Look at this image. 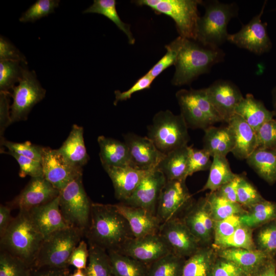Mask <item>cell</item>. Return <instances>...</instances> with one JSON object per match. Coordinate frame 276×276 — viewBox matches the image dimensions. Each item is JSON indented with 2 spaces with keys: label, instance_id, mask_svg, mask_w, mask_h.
Instances as JSON below:
<instances>
[{
  "label": "cell",
  "instance_id": "1",
  "mask_svg": "<svg viewBox=\"0 0 276 276\" xmlns=\"http://www.w3.org/2000/svg\"><path fill=\"white\" fill-rule=\"evenodd\" d=\"M88 242L107 251H117L134 237L127 220L113 204L91 203L89 226L84 233Z\"/></svg>",
  "mask_w": 276,
  "mask_h": 276
},
{
  "label": "cell",
  "instance_id": "2",
  "mask_svg": "<svg viewBox=\"0 0 276 276\" xmlns=\"http://www.w3.org/2000/svg\"><path fill=\"white\" fill-rule=\"evenodd\" d=\"M179 37L175 70L171 80L173 85L189 84L199 76L208 73L214 65L223 61L225 53L220 48Z\"/></svg>",
  "mask_w": 276,
  "mask_h": 276
},
{
  "label": "cell",
  "instance_id": "3",
  "mask_svg": "<svg viewBox=\"0 0 276 276\" xmlns=\"http://www.w3.org/2000/svg\"><path fill=\"white\" fill-rule=\"evenodd\" d=\"M44 239L29 211H19L1 238V250L20 259L32 268Z\"/></svg>",
  "mask_w": 276,
  "mask_h": 276
},
{
  "label": "cell",
  "instance_id": "4",
  "mask_svg": "<svg viewBox=\"0 0 276 276\" xmlns=\"http://www.w3.org/2000/svg\"><path fill=\"white\" fill-rule=\"evenodd\" d=\"M205 13L200 17L197 27L196 40L205 45L219 47L227 40V26L238 15L235 3L225 4L218 1L203 2Z\"/></svg>",
  "mask_w": 276,
  "mask_h": 276
},
{
  "label": "cell",
  "instance_id": "5",
  "mask_svg": "<svg viewBox=\"0 0 276 276\" xmlns=\"http://www.w3.org/2000/svg\"><path fill=\"white\" fill-rule=\"evenodd\" d=\"M188 126L181 114L169 110H161L154 116L148 126V137L165 154L188 145L190 140Z\"/></svg>",
  "mask_w": 276,
  "mask_h": 276
},
{
  "label": "cell",
  "instance_id": "6",
  "mask_svg": "<svg viewBox=\"0 0 276 276\" xmlns=\"http://www.w3.org/2000/svg\"><path fill=\"white\" fill-rule=\"evenodd\" d=\"M139 6H147L157 14H163L174 21L179 36L196 40L199 0H137Z\"/></svg>",
  "mask_w": 276,
  "mask_h": 276
},
{
  "label": "cell",
  "instance_id": "7",
  "mask_svg": "<svg viewBox=\"0 0 276 276\" xmlns=\"http://www.w3.org/2000/svg\"><path fill=\"white\" fill-rule=\"evenodd\" d=\"M84 234L72 227L51 234L44 238L32 267H68L71 254Z\"/></svg>",
  "mask_w": 276,
  "mask_h": 276
},
{
  "label": "cell",
  "instance_id": "8",
  "mask_svg": "<svg viewBox=\"0 0 276 276\" xmlns=\"http://www.w3.org/2000/svg\"><path fill=\"white\" fill-rule=\"evenodd\" d=\"M180 114L189 128L202 129L223 122L212 105L206 88L181 89L176 93Z\"/></svg>",
  "mask_w": 276,
  "mask_h": 276
},
{
  "label": "cell",
  "instance_id": "9",
  "mask_svg": "<svg viewBox=\"0 0 276 276\" xmlns=\"http://www.w3.org/2000/svg\"><path fill=\"white\" fill-rule=\"evenodd\" d=\"M58 197L60 210L68 226L84 234L89 225L91 203L83 187L82 176L60 191Z\"/></svg>",
  "mask_w": 276,
  "mask_h": 276
},
{
  "label": "cell",
  "instance_id": "10",
  "mask_svg": "<svg viewBox=\"0 0 276 276\" xmlns=\"http://www.w3.org/2000/svg\"><path fill=\"white\" fill-rule=\"evenodd\" d=\"M17 86L12 88L11 97L13 103L10 105L12 123L26 121L33 107L45 97L46 90L37 79L34 71L24 68L21 79Z\"/></svg>",
  "mask_w": 276,
  "mask_h": 276
},
{
  "label": "cell",
  "instance_id": "11",
  "mask_svg": "<svg viewBox=\"0 0 276 276\" xmlns=\"http://www.w3.org/2000/svg\"><path fill=\"white\" fill-rule=\"evenodd\" d=\"M266 4V1L260 13L243 25L239 32L228 34L227 40L257 55L268 52L272 47V43L267 33V24L261 20Z\"/></svg>",
  "mask_w": 276,
  "mask_h": 276
},
{
  "label": "cell",
  "instance_id": "12",
  "mask_svg": "<svg viewBox=\"0 0 276 276\" xmlns=\"http://www.w3.org/2000/svg\"><path fill=\"white\" fill-rule=\"evenodd\" d=\"M41 164L43 177L59 191L82 176L83 168L69 163L57 149L43 147Z\"/></svg>",
  "mask_w": 276,
  "mask_h": 276
},
{
  "label": "cell",
  "instance_id": "13",
  "mask_svg": "<svg viewBox=\"0 0 276 276\" xmlns=\"http://www.w3.org/2000/svg\"><path fill=\"white\" fill-rule=\"evenodd\" d=\"M117 252L148 266L171 252L167 243L158 233L130 238Z\"/></svg>",
  "mask_w": 276,
  "mask_h": 276
},
{
  "label": "cell",
  "instance_id": "14",
  "mask_svg": "<svg viewBox=\"0 0 276 276\" xmlns=\"http://www.w3.org/2000/svg\"><path fill=\"white\" fill-rule=\"evenodd\" d=\"M191 198L186 180H167L159 197L156 216L162 224L177 218V214L190 204Z\"/></svg>",
  "mask_w": 276,
  "mask_h": 276
},
{
  "label": "cell",
  "instance_id": "15",
  "mask_svg": "<svg viewBox=\"0 0 276 276\" xmlns=\"http://www.w3.org/2000/svg\"><path fill=\"white\" fill-rule=\"evenodd\" d=\"M158 234L171 252L182 258H188L201 247L182 219L177 217L162 223Z\"/></svg>",
  "mask_w": 276,
  "mask_h": 276
},
{
  "label": "cell",
  "instance_id": "16",
  "mask_svg": "<svg viewBox=\"0 0 276 276\" xmlns=\"http://www.w3.org/2000/svg\"><path fill=\"white\" fill-rule=\"evenodd\" d=\"M60 191L43 177L31 178L24 189L12 200L7 202L11 209L29 211L58 196Z\"/></svg>",
  "mask_w": 276,
  "mask_h": 276
},
{
  "label": "cell",
  "instance_id": "17",
  "mask_svg": "<svg viewBox=\"0 0 276 276\" xmlns=\"http://www.w3.org/2000/svg\"><path fill=\"white\" fill-rule=\"evenodd\" d=\"M206 89L213 107L223 122L227 123L244 98L241 90L232 81L222 79L215 81Z\"/></svg>",
  "mask_w": 276,
  "mask_h": 276
},
{
  "label": "cell",
  "instance_id": "18",
  "mask_svg": "<svg viewBox=\"0 0 276 276\" xmlns=\"http://www.w3.org/2000/svg\"><path fill=\"white\" fill-rule=\"evenodd\" d=\"M124 139L129 149L131 167L136 169L144 171L156 169L165 156L147 136L128 133L124 135Z\"/></svg>",
  "mask_w": 276,
  "mask_h": 276
},
{
  "label": "cell",
  "instance_id": "19",
  "mask_svg": "<svg viewBox=\"0 0 276 276\" xmlns=\"http://www.w3.org/2000/svg\"><path fill=\"white\" fill-rule=\"evenodd\" d=\"M166 181L160 171L153 170L143 179L131 196L121 202L144 209L156 215L159 197Z\"/></svg>",
  "mask_w": 276,
  "mask_h": 276
},
{
  "label": "cell",
  "instance_id": "20",
  "mask_svg": "<svg viewBox=\"0 0 276 276\" xmlns=\"http://www.w3.org/2000/svg\"><path fill=\"white\" fill-rule=\"evenodd\" d=\"M186 211L182 220L198 240L200 246H205L214 237V221L206 197L190 203Z\"/></svg>",
  "mask_w": 276,
  "mask_h": 276
},
{
  "label": "cell",
  "instance_id": "21",
  "mask_svg": "<svg viewBox=\"0 0 276 276\" xmlns=\"http://www.w3.org/2000/svg\"><path fill=\"white\" fill-rule=\"evenodd\" d=\"M113 205L128 221L134 237L158 233L162 223L155 214L121 202Z\"/></svg>",
  "mask_w": 276,
  "mask_h": 276
},
{
  "label": "cell",
  "instance_id": "22",
  "mask_svg": "<svg viewBox=\"0 0 276 276\" xmlns=\"http://www.w3.org/2000/svg\"><path fill=\"white\" fill-rule=\"evenodd\" d=\"M227 123L234 140L231 153L238 159H246L258 147L256 131L237 114L233 115Z\"/></svg>",
  "mask_w": 276,
  "mask_h": 276
},
{
  "label": "cell",
  "instance_id": "23",
  "mask_svg": "<svg viewBox=\"0 0 276 276\" xmlns=\"http://www.w3.org/2000/svg\"><path fill=\"white\" fill-rule=\"evenodd\" d=\"M110 177L117 199L123 202L133 193L143 179L151 171H144L131 166L105 167Z\"/></svg>",
  "mask_w": 276,
  "mask_h": 276
},
{
  "label": "cell",
  "instance_id": "24",
  "mask_svg": "<svg viewBox=\"0 0 276 276\" xmlns=\"http://www.w3.org/2000/svg\"><path fill=\"white\" fill-rule=\"evenodd\" d=\"M29 212L34 224L44 238L56 231L69 227L60 210L58 196L32 209Z\"/></svg>",
  "mask_w": 276,
  "mask_h": 276
},
{
  "label": "cell",
  "instance_id": "25",
  "mask_svg": "<svg viewBox=\"0 0 276 276\" xmlns=\"http://www.w3.org/2000/svg\"><path fill=\"white\" fill-rule=\"evenodd\" d=\"M218 257L229 260L246 276H254L271 257L259 249L231 248L217 250Z\"/></svg>",
  "mask_w": 276,
  "mask_h": 276
},
{
  "label": "cell",
  "instance_id": "26",
  "mask_svg": "<svg viewBox=\"0 0 276 276\" xmlns=\"http://www.w3.org/2000/svg\"><path fill=\"white\" fill-rule=\"evenodd\" d=\"M97 141L103 168L131 167L129 149L124 142L103 135L98 136Z\"/></svg>",
  "mask_w": 276,
  "mask_h": 276
},
{
  "label": "cell",
  "instance_id": "27",
  "mask_svg": "<svg viewBox=\"0 0 276 276\" xmlns=\"http://www.w3.org/2000/svg\"><path fill=\"white\" fill-rule=\"evenodd\" d=\"M57 150L71 164L79 168L85 166L89 156L84 143L83 127L73 125L67 139Z\"/></svg>",
  "mask_w": 276,
  "mask_h": 276
},
{
  "label": "cell",
  "instance_id": "28",
  "mask_svg": "<svg viewBox=\"0 0 276 276\" xmlns=\"http://www.w3.org/2000/svg\"><path fill=\"white\" fill-rule=\"evenodd\" d=\"M235 114L242 117L256 132L266 121L275 117L273 111L268 110L263 103L247 94L237 105Z\"/></svg>",
  "mask_w": 276,
  "mask_h": 276
},
{
  "label": "cell",
  "instance_id": "29",
  "mask_svg": "<svg viewBox=\"0 0 276 276\" xmlns=\"http://www.w3.org/2000/svg\"><path fill=\"white\" fill-rule=\"evenodd\" d=\"M204 130L203 149L213 157L215 155L226 156L232 152L234 147L233 137L228 126H211Z\"/></svg>",
  "mask_w": 276,
  "mask_h": 276
},
{
  "label": "cell",
  "instance_id": "30",
  "mask_svg": "<svg viewBox=\"0 0 276 276\" xmlns=\"http://www.w3.org/2000/svg\"><path fill=\"white\" fill-rule=\"evenodd\" d=\"M245 160L267 183L272 185L276 182V149L257 148Z\"/></svg>",
  "mask_w": 276,
  "mask_h": 276
},
{
  "label": "cell",
  "instance_id": "31",
  "mask_svg": "<svg viewBox=\"0 0 276 276\" xmlns=\"http://www.w3.org/2000/svg\"><path fill=\"white\" fill-rule=\"evenodd\" d=\"M189 148L186 145L165 154L157 169L164 174L167 180H186Z\"/></svg>",
  "mask_w": 276,
  "mask_h": 276
},
{
  "label": "cell",
  "instance_id": "32",
  "mask_svg": "<svg viewBox=\"0 0 276 276\" xmlns=\"http://www.w3.org/2000/svg\"><path fill=\"white\" fill-rule=\"evenodd\" d=\"M217 258L212 248L200 247L186 259L181 276H211Z\"/></svg>",
  "mask_w": 276,
  "mask_h": 276
},
{
  "label": "cell",
  "instance_id": "33",
  "mask_svg": "<svg viewBox=\"0 0 276 276\" xmlns=\"http://www.w3.org/2000/svg\"><path fill=\"white\" fill-rule=\"evenodd\" d=\"M212 158L209 177L201 191L215 192L237 175L232 171L226 156L215 155Z\"/></svg>",
  "mask_w": 276,
  "mask_h": 276
},
{
  "label": "cell",
  "instance_id": "34",
  "mask_svg": "<svg viewBox=\"0 0 276 276\" xmlns=\"http://www.w3.org/2000/svg\"><path fill=\"white\" fill-rule=\"evenodd\" d=\"M240 215L242 225L250 228H258L276 219V202L264 200L246 210Z\"/></svg>",
  "mask_w": 276,
  "mask_h": 276
},
{
  "label": "cell",
  "instance_id": "35",
  "mask_svg": "<svg viewBox=\"0 0 276 276\" xmlns=\"http://www.w3.org/2000/svg\"><path fill=\"white\" fill-rule=\"evenodd\" d=\"M89 257L84 272L86 276H114L108 252L95 244L89 243Z\"/></svg>",
  "mask_w": 276,
  "mask_h": 276
},
{
  "label": "cell",
  "instance_id": "36",
  "mask_svg": "<svg viewBox=\"0 0 276 276\" xmlns=\"http://www.w3.org/2000/svg\"><path fill=\"white\" fill-rule=\"evenodd\" d=\"M114 276H147L148 265L117 251H107Z\"/></svg>",
  "mask_w": 276,
  "mask_h": 276
},
{
  "label": "cell",
  "instance_id": "37",
  "mask_svg": "<svg viewBox=\"0 0 276 276\" xmlns=\"http://www.w3.org/2000/svg\"><path fill=\"white\" fill-rule=\"evenodd\" d=\"M115 0H94L93 4L83 11V13H98L111 20L127 37L130 44L135 43L134 37L130 25L123 22L119 17L116 9Z\"/></svg>",
  "mask_w": 276,
  "mask_h": 276
},
{
  "label": "cell",
  "instance_id": "38",
  "mask_svg": "<svg viewBox=\"0 0 276 276\" xmlns=\"http://www.w3.org/2000/svg\"><path fill=\"white\" fill-rule=\"evenodd\" d=\"M212 246L217 250L231 248L249 250L257 249L252 238L251 228L242 224L231 236L214 239Z\"/></svg>",
  "mask_w": 276,
  "mask_h": 276
},
{
  "label": "cell",
  "instance_id": "39",
  "mask_svg": "<svg viewBox=\"0 0 276 276\" xmlns=\"http://www.w3.org/2000/svg\"><path fill=\"white\" fill-rule=\"evenodd\" d=\"M211 216L214 221L221 220L234 215H242L247 210L237 202H233L210 192L206 197Z\"/></svg>",
  "mask_w": 276,
  "mask_h": 276
},
{
  "label": "cell",
  "instance_id": "40",
  "mask_svg": "<svg viewBox=\"0 0 276 276\" xmlns=\"http://www.w3.org/2000/svg\"><path fill=\"white\" fill-rule=\"evenodd\" d=\"M186 259L170 252L148 266L147 276H181Z\"/></svg>",
  "mask_w": 276,
  "mask_h": 276
},
{
  "label": "cell",
  "instance_id": "41",
  "mask_svg": "<svg viewBox=\"0 0 276 276\" xmlns=\"http://www.w3.org/2000/svg\"><path fill=\"white\" fill-rule=\"evenodd\" d=\"M27 65L20 61H0V92H10L21 79Z\"/></svg>",
  "mask_w": 276,
  "mask_h": 276
},
{
  "label": "cell",
  "instance_id": "42",
  "mask_svg": "<svg viewBox=\"0 0 276 276\" xmlns=\"http://www.w3.org/2000/svg\"><path fill=\"white\" fill-rule=\"evenodd\" d=\"M255 243L257 249L271 258L276 256V220L258 227Z\"/></svg>",
  "mask_w": 276,
  "mask_h": 276
},
{
  "label": "cell",
  "instance_id": "43",
  "mask_svg": "<svg viewBox=\"0 0 276 276\" xmlns=\"http://www.w3.org/2000/svg\"><path fill=\"white\" fill-rule=\"evenodd\" d=\"M31 269L20 259L1 250L0 276H30Z\"/></svg>",
  "mask_w": 276,
  "mask_h": 276
},
{
  "label": "cell",
  "instance_id": "44",
  "mask_svg": "<svg viewBox=\"0 0 276 276\" xmlns=\"http://www.w3.org/2000/svg\"><path fill=\"white\" fill-rule=\"evenodd\" d=\"M59 3V0H37L22 14L19 20L22 22H33L54 13Z\"/></svg>",
  "mask_w": 276,
  "mask_h": 276
},
{
  "label": "cell",
  "instance_id": "45",
  "mask_svg": "<svg viewBox=\"0 0 276 276\" xmlns=\"http://www.w3.org/2000/svg\"><path fill=\"white\" fill-rule=\"evenodd\" d=\"M237 196L238 203L246 210L265 200L255 187L242 175Z\"/></svg>",
  "mask_w": 276,
  "mask_h": 276
},
{
  "label": "cell",
  "instance_id": "46",
  "mask_svg": "<svg viewBox=\"0 0 276 276\" xmlns=\"http://www.w3.org/2000/svg\"><path fill=\"white\" fill-rule=\"evenodd\" d=\"M1 146L6 147L8 151L41 163L43 147L32 144L29 141L16 143L9 141L4 137L1 139Z\"/></svg>",
  "mask_w": 276,
  "mask_h": 276
},
{
  "label": "cell",
  "instance_id": "47",
  "mask_svg": "<svg viewBox=\"0 0 276 276\" xmlns=\"http://www.w3.org/2000/svg\"><path fill=\"white\" fill-rule=\"evenodd\" d=\"M180 37L178 36L165 46L166 54L147 73L154 79L158 76L166 69L174 65L179 49Z\"/></svg>",
  "mask_w": 276,
  "mask_h": 276
},
{
  "label": "cell",
  "instance_id": "48",
  "mask_svg": "<svg viewBox=\"0 0 276 276\" xmlns=\"http://www.w3.org/2000/svg\"><path fill=\"white\" fill-rule=\"evenodd\" d=\"M211 157L210 154L203 148L197 149L189 146L186 177L195 172L210 169L212 163Z\"/></svg>",
  "mask_w": 276,
  "mask_h": 276
},
{
  "label": "cell",
  "instance_id": "49",
  "mask_svg": "<svg viewBox=\"0 0 276 276\" xmlns=\"http://www.w3.org/2000/svg\"><path fill=\"white\" fill-rule=\"evenodd\" d=\"M2 153L9 154L16 160L19 166L20 177H25L26 176H30L31 178L43 177L41 162L18 155L10 151H4Z\"/></svg>",
  "mask_w": 276,
  "mask_h": 276
},
{
  "label": "cell",
  "instance_id": "50",
  "mask_svg": "<svg viewBox=\"0 0 276 276\" xmlns=\"http://www.w3.org/2000/svg\"><path fill=\"white\" fill-rule=\"evenodd\" d=\"M258 147L276 149V119L263 124L256 131Z\"/></svg>",
  "mask_w": 276,
  "mask_h": 276
},
{
  "label": "cell",
  "instance_id": "51",
  "mask_svg": "<svg viewBox=\"0 0 276 276\" xmlns=\"http://www.w3.org/2000/svg\"><path fill=\"white\" fill-rule=\"evenodd\" d=\"M240 215H234L214 221V239L225 238L232 235L242 224Z\"/></svg>",
  "mask_w": 276,
  "mask_h": 276
},
{
  "label": "cell",
  "instance_id": "52",
  "mask_svg": "<svg viewBox=\"0 0 276 276\" xmlns=\"http://www.w3.org/2000/svg\"><path fill=\"white\" fill-rule=\"evenodd\" d=\"M154 79L146 73L139 79L128 90L124 91H121L119 90H115V100L113 104L116 105L119 102L126 101L130 99L132 95L136 92L150 88Z\"/></svg>",
  "mask_w": 276,
  "mask_h": 276
},
{
  "label": "cell",
  "instance_id": "53",
  "mask_svg": "<svg viewBox=\"0 0 276 276\" xmlns=\"http://www.w3.org/2000/svg\"><path fill=\"white\" fill-rule=\"evenodd\" d=\"M12 60L27 63L24 54L8 39L0 37V61Z\"/></svg>",
  "mask_w": 276,
  "mask_h": 276
},
{
  "label": "cell",
  "instance_id": "54",
  "mask_svg": "<svg viewBox=\"0 0 276 276\" xmlns=\"http://www.w3.org/2000/svg\"><path fill=\"white\" fill-rule=\"evenodd\" d=\"M89 257V247L84 240H81L73 249L68 260V265L76 269H85Z\"/></svg>",
  "mask_w": 276,
  "mask_h": 276
},
{
  "label": "cell",
  "instance_id": "55",
  "mask_svg": "<svg viewBox=\"0 0 276 276\" xmlns=\"http://www.w3.org/2000/svg\"><path fill=\"white\" fill-rule=\"evenodd\" d=\"M241 269L232 261L217 256L211 276H241Z\"/></svg>",
  "mask_w": 276,
  "mask_h": 276
},
{
  "label": "cell",
  "instance_id": "56",
  "mask_svg": "<svg viewBox=\"0 0 276 276\" xmlns=\"http://www.w3.org/2000/svg\"><path fill=\"white\" fill-rule=\"evenodd\" d=\"M9 97L10 92H0V137L4 136L7 128L12 124Z\"/></svg>",
  "mask_w": 276,
  "mask_h": 276
},
{
  "label": "cell",
  "instance_id": "57",
  "mask_svg": "<svg viewBox=\"0 0 276 276\" xmlns=\"http://www.w3.org/2000/svg\"><path fill=\"white\" fill-rule=\"evenodd\" d=\"M241 175L237 174L236 177L225 183L215 192L219 196L233 202H237V191Z\"/></svg>",
  "mask_w": 276,
  "mask_h": 276
},
{
  "label": "cell",
  "instance_id": "58",
  "mask_svg": "<svg viewBox=\"0 0 276 276\" xmlns=\"http://www.w3.org/2000/svg\"><path fill=\"white\" fill-rule=\"evenodd\" d=\"M68 267L40 266L31 268L30 276H70Z\"/></svg>",
  "mask_w": 276,
  "mask_h": 276
},
{
  "label": "cell",
  "instance_id": "59",
  "mask_svg": "<svg viewBox=\"0 0 276 276\" xmlns=\"http://www.w3.org/2000/svg\"><path fill=\"white\" fill-rule=\"evenodd\" d=\"M11 210L7 205H0V238L4 235L13 219L11 215Z\"/></svg>",
  "mask_w": 276,
  "mask_h": 276
},
{
  "label": "cell",
  "instance_id": "60",
  "mask_svg": "<svg viewBox=\"0 0 276 276\" xmlns=\"http://www.w3.org/2000/svg\"><path fill=\"white\" fill-rule=\"evenodd\" d=\"M254 276H276V260L270 258Z\"/></svg>",
  "mask_w": 276,
  "mask_h": 276
},
{
  "label": "cell",
  "instance_id": "61",
  "mask_svg": "<svg viewBox=\"0 0 276 276\" xmlns=\"http://www.w3.org/2000/svg\"><path fill=\"white\" fill-rule=\"evenodd\" d=\"M272 102L273 106V111L276 117V86L273 88L271 91Z\"/></svg>",
  "mask_w": 276,
  "mask_h": 276
},
{
  "label": "cell",
  "instance_id": "62",
  "mask_svg": "<svg viewBox=\"0 0 276 276\" xmlns=\"http://www.w3.org/2000/svg\"><path fill=\"white\" fill-rule=\"evenodd\" d=\"M70 276H86L84 269H76Z\"/></svg>",
  "mask_w": 276,
  "mask_h": 276
},
{
  "label": "cell",
  "instance_id": "63",
  "mask_svg": "<svg viewBox=\"0 0 276 276\" xmlns=\"http://www.w3.org/2000/svg\"><path fill=\"white\" fill-rule=\"evenodd\" d=\"M241 276H246V275H241Z\"/></svg>",
  "mask_w": 276,
  "mask_h": 276
},
{
  "label": "cell",
  "instance_id": "64",
  "mask_svg": "<svg viewBox=\"0 0 276 276\" xmlns=\"http://www.w3.org/2000/svg\"><path fill=\"white\" fill-rule=\"evenodd\" d=\"M275 220H276V219H275Z\"/></svg>",
  "mask_w": 276,
  "mask_h": 276
}]
</instances>
